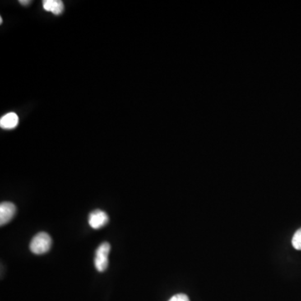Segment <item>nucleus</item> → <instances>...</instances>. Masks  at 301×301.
<instances>
[{
  "label": "nucleus",
  "instance_id": "obj_1",
  "mask_svg": "<svg viewBox=\"0 0 301 301\" xmlns=\"http://www.w3.org/2000/svg\"><path fill=\"white\" fill-rule=\"evenodd\" d=\"M51 244L52 239L51 236L45 232H40L33 238L29 244V248L34 255H43L51 249Z\"/></svg>",
  "mask_w": 301,
  "mask_h": 301
},
{
  "label": "nucleus",
  "instance_id": "obj_2",
  "mask_svg": "<svg viewBox=\"0 0 301 301\" xmlns=\"http://www.w3.org/2000/svg\"><path fill=\"white\" fill-rule=\"evenodd\" d=\"M16 214V207L10 202H4L0 204V225L10 223Z\"/></svg>",
  "mask_w": 301,
  "mask_h": 301
},
{
  "label": "nucleus",
  "instance_id": "obj_3",
  "mask_svg": "<svg viewBox=\"0 0 301 301\" xmlns=\"http://www.w3.org/2000/svg\"><path fill=\"white\" fill-rule=\"evenodd\" d=\"M109 221V217L107 213L102 210H95L89 216V224L94 229L104 227Z\"/></svg>",
  "mask_w": 301,
  "mask_h": 301
},
{
  "label": "nucleus",
  "instance_id": "obj_4",
  "mask_svg": "<svg viewBox=\"0 0 301 301\" xmlns=\"http://www.w3.org/2000/svg\"><path fill=\"white\" fill-rule=\"evenodd\" d=\"M43 8L48 12L59 15L63 12L64 4L61 0H44L43 1Z\"/></svg>",
  "mask_w": 301,
  "mask_h": 301
},
{
  "label": "nucleus",
  "instance_id": "obj_5",
  "mask_svg": "<svg viewBox=\"0 0 301 301\" xmlns=\"http://www.w3.org/2000/svg\"><path fill=\"white\" fill-rule=\"evenodd\" d=\"M19 123V117L15 112H10L0 120V126L4 129H14Z\"/></svg>",
  "mask_w": 301,
  "mask_h": 301
},
{
  "label": "nucleus",
  "instance_id": "obj_6",
  "mask_svg": "<svg viewBox=\"0 0 301 301\" xmlns=\"http://www.w3.org/2000/svg\"><path fill=\"white\" fill-rule=\"evenodd\" d=\"M110 251H111V245L109 243L105 242L102 243L95 252V257L105 258V259H108V255H109Z\"/></svg>",
  "mask_w": 301,
  "mask_h": 301
},
{
  "label": "nucleus",
  "instance_id": "obj_7",
  "mask_svg": "<svg viewBox=\"0 0 301 301\" xmlns=\"http://www.w3.org/2000/svg\"><path fill=\"white\" fill-rule=\"evenodd\" d=\"M95 266L99 272H104L108 267V259L95 257Z\"/></svg>",
  "mask_w": 301,
  "mask_h": 301
},
{
  "label": "nucleus",
  "instance_id": "obj_8",
  "mask_svg": "<svg viewBox=\"0 0 301 301\" xmlns=\"http://www.w3.org/2000/svg\"><path fill=\"white\" fill-rule=\"evenodd\" d=\"M292 245L297 250H301V228L297 230L293 236Z\"/></svg>",
  "mask_w": 301,
  "mask_h": 301
},
{
  "label": "nucleus",
  "instance_id": "obj_9",
  "mask_svg": "<svg viewBox=\"0 0 301 301\" xmlns=\"http://www.w3.org/2000/svg\"><path fill=\"white\" fill-rule=\"evenodd\" d=\"M168 301H190L189 298L185 294H177L172 297Z\"/></svg>",
  "mask_w": 301,
  "mask_h": 301
},
{
  "label": "nucleus",
  "instance_id": "obj_10",
  "mask_svg": "<svg viewBox=\"0 0 301 301\" xmlns=\"http://www.w3.org/2000/svg\"><path fill=\"white\" fill-rule=\"evenodd\" d=\"M20 4L21 5H26L27 3H29V1H20Z\"/></svg>",
  "mask_w": 301,
  "mask_h": 301
}]
</instances>
